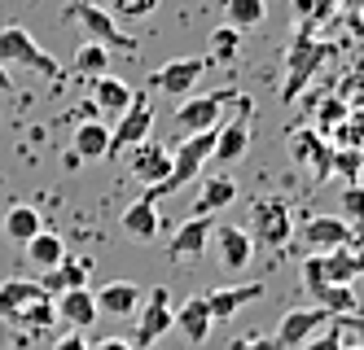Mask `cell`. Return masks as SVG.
Segmentation results:
<instances>
[{"instance_id":"1","label":"cell","mask_w":364,"mask_h":350,"mask_svg":"<svg viewBox=\"0 0 364 350\" xmlns=\"http://www.w3.org/2000/svg\"><path fill=\"white\" fill-rule=\"evenodd\" d=\"M62 22H66V26H80L84 40L110 48V53L119 48V53H127V58H136V53H141V40L127 35L123 22H119L106 5H97V0H70V5L62 9Z\"/></svg>"},{"instance_id":"2","label":"cell","mask_w":364,"mask_h":350,"mask_svg":"<svg viewBox=\"0 0 364 350\" xmlns=\"http://www.w3.org/2000/svg\"><path fill=\"white\" fill-rule=\"evenodd\" d=\"M0 66L5 70H31L40 79H62L53 53H44L27 26H0Z\"/></svg>"},{"instance_id":"3","label":"cell","mask_w":364,"mask_h":350,"mask_svg":"<svg viewBox=\"0 0 364 350\" xmlns=\"http://www.w3.org/2000/svg\"><path fill=\"white\" fill-rule=\"evenodd\" d=\"M237 97L242 92H232V88H220V92H193V97H185V101H176V114H171V123H176V131H185V136H193V131H215L220 123H224V110L228 105H237Z\"/></svg>"},{"instance_id":"4","label":"cell","mask_w":364,"mask_h":350,"mask_svg":"<svg viewBox=\"0 0 364 350\" xmlns=\"http://www.w3.org/2000/svg\"><path fill=\"white\" fill-rule=\"evenodd\" d=\"M136 319V329H132V341L136 350H149L154 341H163L171 329H176V307H171V289L167 285H154L149 293H145V302H141V311L132 315Z\"/></svg>"},{"instance_id":"5","label":"cell","mask_w":364,"mask_h":350,"mask_svg":"<svg viewBox=\"0 0 364 350\" xmlns=\"http://www.w3.org/2000/svg\"><path fill=\"white\" fill-rule=\"evenodd\" d=\"M250 241L255 246H264V250H281L285 241L294 236V214H290V202L285 197H264V202H255L250 210Z\"/></svg>"},{"instance_id":"6","label":"cell","mask_w":364,"mask_h":350,"mask_svg":"<svg viewBox=\"0 0 364 350\" xmlns=\"http://www.w3.org/2000/svg\"><path fill=\"white\" fill-rule=\"evenodd\" d=\"M206 66H211V58H171L159 70H149V92H159L167 101H185V97H193Z\"/></svg>"},{"instance_id":"7","label":"cell","mask_w":364,"mask_h":350,"mask_svg":"<svg viewBox=\"0 0 364 350\" xmlns=\"http://www.w3.org/2000/svg\"><path fill=\"white\" fill-rule=\"evenodd\" d=\"M154 131V92H136L132 105L119 114V123L110 127V153L106 158H119L127 149H136L141 141H149Z\"/></svg>"},{"instance_id":"8","label":"cell","mask_w":364,"mask_h":350,"mask_svg":"<svg viewBox=\"0 0 364 350\" xmlns=\"http://www.w3.org/2000/svg\"><path fill=\"white\" fill-rule=\"evenodd\" d=\"M250 123H255V101H250V97H237V114L224 119V123L215 127V153H211L215 167L237 163V158L250 149Z\"/></svg>"},{"instance_id":"9","label":"cell","mask_w":364,"mask_h":350,"mask_svg":"<svg viewBox=\"0 0 364 350\" xmlns=\"http://www.w3.org/2000/svg\"><path fill=\"white\" fill-rule=\"evenodd\" d=\"M333 324V311H325V307H316V302H311V307H290V311H285L281 315V324H277V346L281 350H303L311 337H316V333H325Z\"/></svg>"},{"instance_id":"10","label":"cell","mask_w":364,"mask_h":350,"mask_svg":"<svg viewBox=\"0 0 364 350\" xmlns=\"http://www.w3.org/2000/svg\"><path fill=\"white\" fill-rule=\"evenodd\" d=\"M303 285H307L311 298H316V307H325V311H333V315H347V311L360 307L355 289H351V285H333V280L321 272V258H316V254L303 258Z\"/></svg>"},{"instance_id":"11","label":"cell","mask_w":364,"mask_h":350,"mask_svg":"<svg viewBox=\"0 0 364 350\" xmlns=\"http://www.w3.org/2000/svg\"><path fill=\"white\" fill-rule=\"evenodd\" d=\"M215 228H220V224L211 219V214H189V219L171 232V241H167V258H171V263H185V258L193 263V258H202V250L211 246Z\"/></svg>"},{"instance_id":"12","label":"cell","mask_w":364,"mask_h":350,"mask_svg":"<svg viewBox=\"0 0 364 350\" xmlns=\"http://www.w3.org/2000/svg\"><path fill=\"white\" fill-rule=\"evenodd\" d=\"M127 171H132L145 188H159L171 175V149L159 141H141L136 149H127Z\"/></svg>"},{"instance_id":"13","label":"cell","mask_w":364,"mask_h":350,"mask_svg":"<svg viewBox=\"0 0 364 350\" xmlns=\"http://www.w3.org/2000/svg\"><path fill=\"white\" fill-rule=\"evenodd\" d=\"M299 236H303L307 254H333V250L351 246V224H347V219H338V214H316V219H307V224H303Z\"/></svg>"},{"instance_id":"14","label":"cell","mask_w":364,"mask_h":350,"mask_svg":"<svg viewBox=\"0 0 364 350\" xmlns=\"http://www.w3.org/2000/svg\"><path fill=\"white\" fill-rule=\"evenodd\" d=\"M211 241H215V254H220V267H224V272H246V267H250V258H255V241H250L246 228H237V224H220Z\"/></svg>"},{"instance_id":"15","label":"cell","mask_w":364,"mask_h":350,"mask_svg":"<svg viewBox=\"0 0 364 350\" xmlns=\"http://www.w3.org/2000/svg\"><path fill=\"white\" fill-rule=\"evenodd\" d=\"M92 298H97V311L101 315H136L141 302H145V289L136 280H106Z\"/></svg>"},{"instance_id":"16","label":"cell","mask_w":364,"mask_h":350,"mask_svg":"<svg viewBox=\"0 0 364 350\" xmlns=\"http://www.w3.org/2000/svg\"><path fill=\"white\" fill-rule=\"evenodd\" d=\"M202 298L211 307V319H232V315H242V307L264 298V285H220L211 293H202Z\"/></svg>"},{"instance_id":"17","label":"cell","mask_w":364,"mask_h":350,"mask_svg":"<svg viewBox=\"0 0 364 350\" xmlns=\"http://www.w3.org/2000/svg\"><path fill=\"white\" fill-rule=\"evenodd\" d=\"M88 276H92V263L88 258H62L53 272H44L40 276V289L48 293V298H62L66 289H88Z\"/></svg>"},{"instance_id":"18","label":"cell","mask_w":364,"mask_h":350,"mask_svg":"<svg viewBox=\"0 0 364 350\" xmlns=\"http://www.w3.org/2000/svg\"><path fill=\"white\" fill-rule=\"evenodd\" d=\"M53 307H58V319H66V324H70V329H80V333H88L97 319H101L92 289H66L62 298H53Z\"/></svg>"},{"instance_id":"19","label":"cell","mask_w":364,"mask_h":350,"mask_svg":"<svg viewBox=\"0 0 364 350\" xmlns=\"http://www.w3.org/2000/svg\"><path fill=\"white\" fill-rule=\"evenodd\" d=\"M123 232L132 236V241H154V236L163 232V210H159V202H154L149 193L136 197L132 206L123 210Z\"/></svg>"},{"instance_id":"20","label":"cell","mask_w":364,"mask_h":350,"mask_svg":"<svg viewBox=\"0 0 364 350\" xmlns=\"http://www.w3.org/2000/svg\"><path fill=\"white\" fill-rule=\"evenodd\" d=\"M132 84H127V79H119V75H97L92 79V105H97V110H101V119H106V114H123L127 110V105H132Z\"/></svg>"},{"instance_id":"21","label":"cell","mask_w":364,"mask_h":350,"mask_svg":"<svg viewBox=\"0 0 364 350\" xmlns=\"http://www.w3.org/2000/svg\"><path fill=\"white\" fill-rule=\"evenodd\" d=\"M232 202H237V180H228V175H206L198 184V197H193V214H215L228 210Z\"/></svg>"},{"instance_id":"22","label":"cell","mask_w":364,"mask_h":350,"mask_svg":"<svg viewBox=\"0 0 364 350\" xmlns=\"http://www.w3.org/2000/svg\"><path fill=\"white\" fill-rule=\"evenodd\" d=\"M70 153L80 163H97V158L110 153V127L101 119H88V123H75V136H70Z\"/></svg>"},{"instance_id":"23","label":"cell","mask_w":364,"mask_h":350,"mask_svg":"<svg viewBox=\"0 0 364 350\" xmlns=\"http://www.w3.org/2000/svg\"><path fill=\"white\" fill-rule=\"evenodd\" d=\"M211 324H215V319H211V307H206L202 293L176 307V329L189 337V346H202L206 337H211Z\"/></svg>"},{"instance_id":"24","label":"cell","mask_w":364,"mask_h":350,"mask_svg":"<svg viewBox=\"0 0 364 350\" xmlns=\"http://www.w3.org/2000/svg\"><path fill=\"white\" fill-rule=\"evenodd\" d=\"M0 232H5L14 246H27L31 236H40V232H44V219H40V210H36V206L14 202V206L5 210V219H0Z\"/></svg>"},{"instance_id":"25","label":"cell","mask_w":364,"mask_h":350,"mask_svg":"<svg viewBox=\"0 0 364 350\" xmlns=\"http://www.w3.org/2000/svg\"><path fill=\"white\" fill-rule=\"evenodd\" d=\"M40 298H48V293H44L40 280H31V276H9V280H0V319H9L14 311L31 307V302H40Z\"/></svg>"},{"instance_id":"26","label":"cell","mask_w":364,"mask_h":350,"mask_svg":"<svg viewBox=\"0 0 364 350\" xmlns=\"http://www.w3.org/2000/svg\"><path fill=\"white\" fill-rule=\"evenodd\" d=\"M9 324H14L22 337H40V333H48V329L58 324V307H53V298H40V302H31V307L14 311Z\"/></svg>"},{"instance_id":"27","label":"cell","mask_w":364,"mask_h":350,"mask_svg":"<svg viewBox=\"0 0 364 350\" xmlns=\"http://www.w3.org/2000/svg\"><path fill=\"white\" fill-rule=\"evenodd\" d=\"M316 258H321V272H325L333 285H347V280L364 276V254H355L351 246L333 250V254H316Z\"/></svg>"},{"instance_id":"28","label":"cell","mask_w":364,"mask_h":350,"mask_svg":"<svg viewBox=\"0 0 364 350\" xmlns=\"http://www.w3.org/2000/svg\"><path fill=\"white\" fill-rule=\"evenodd\" d=\"M22 250H27L31 267H40V272H53V267L66 258V241H62L58 232H48V228H44V232H40V236H31Z\"/></svg>"},{"instance_id":"29","label":"cell","mask_w":364,"mask_h":350,"mask_svg":"<svg viewBox=\"0 0 364 350\" xmlns=\"http://www.w3.org/2000/svg\"><path fill=\"white\" fill-rule=\"evenodd\" d=\"M290 153L299 158V163H311V171H316V175H329L333 153L316 141V131H294V136H290Z\"/></svg>"},{"instance_id":"30","label":"cell","mask_w":364,"mask_h":350,"mask_svg":"<svg viewBox=\"0 0 364 350\" xmlns=\"http://www.w3.org/2000/svg\"><path fill=\"white\" fill-rule=\"evenodd\" d=\"M224 13L232 31H255L268 18V0H224Z\"/></svg>"},{"instance_id":"31","label":"cell","mask_w":364,"mask_h":350,"mask_svg":"<svg viewBox=\"0 0 364 350\" xmlns=\"http://www.w3.org/2000/svg\"><path fill=\"white\" fill-rule=\"evenodd\" d=\"M75 70H80V75H88V79L106 75V70H110V48H101V44L84 40L80 48H75Z\"/></svg>"},{"instance_id":"32","label":"cell","mask_w":364,"mask_h":350,"mask_svg":"<svg viewBox=\"0 0 364 350\" xmlns=\"http://www.w3.org/2000/svg\"><path fill=\"white\" fill-rule=\"evenodd\" d=\"M119 22H145V18H154V9L163 5V0H101Z\"/></svg>"},{"instance_id":"33","label":"cell","mask_w":364,"mask_h":350,"mask_svg":"<svg viewBox=\"0 0 364 350\" xmlns=\"http://www.w3.org/2000/svg\"><path fill=\"white\" fill-rule=\"evenodd\" d=\"M333 324H338V333L347 337V346H364V311L360 307L347 311V315H333Z\"/></svg>"},{"instance_id":"34","label":"cell","mask_w":364,"mask_h":350,"mask_svg":"<svg viewBox=\"0 0 364 350\" xmlns=\"http://www.w3.org/2000/svg\"><path fill=\"white\" fill-rule=\"evenodd\" d=\"M211 44H215V58L232 62V58H237V44H242V31H232V26H220V31L211 35Z\"/></svg>"},{"instance_id":"35","label":"cell","mask_w":364,"mask_h":350,"mask_svg":"<svg viewBox=\"0 0 364 350\" xmlns=\"http://www.w3.org/2000/svg\"><path fill=\"white\" fill-rule=\"evenodd\" d=\"M343 346H347V337L338 333V324H329L325 333H316V337H311L303 350H343Z\"/></svg>"},{"instance_id":"36","label":"cell","mask_w":364,"mask_h":350,"mask_svg":"<svg viewBox=\"0 0 364 350\" xmlns=\"http://www.w3.org/2000/svg\"><path fill=\"white\" fill-rule=\"evenodd\" d=\"M228 350H281V346H277V337H268V333H242Z\"/></svg>"},{"instance_id":"37","label":"cell","mask_w":364,"mask_h":350,"mask_svg":"<svg viewBox=\"0 0 364 350\" xmlns=\"http://www.w3.org/2000/svg\"><path fill=\"white\" fill-rule=\"evenodd\" d=\"M53 350H92V341H88L80 329H70L66 337H58V341H53Z\"/></svg>"},{"instance_id":"38","label":"cell","mask_w":364,"mask_h":350,"mask_svg":"<svg viewBox=\"0 0 364 350\" xmlns=\"http://www.w3.org/2000/svg\"><path fill=\"white\" fill-rule=\"evenodd\" d=\"M92 350H136V346L127 341V337H101V341H97Z\"/></svg>"},{"instance_id":"39","label":"cell","mask_w":364,"mask_h":350,"mask_svg":"<svg viewBox=\"0 0 364 350\" xmlns=\"http://www.w3.org/2000/svg\"><path fill=\"white\" fill-rule=\"evenodd\" d=\"M343 202H347V206H351V210H355V214H364V193H355V188H351V193H347V197H343Z\"/></svg>"},{"instance_id":"40","label":"cell","mask_w":364,"mask_h":350,"mask_svg":"<svg viewBox=\"0 0 364 350\" xmlns=\"http://www.w3.org/2000/svg\"><path fill=\"white\" fill-rule=\"evenodd\" d=\"M9 88H14V79H9V70H5V66H0V92H9Z\"/></svg>"},{"instance_id":"41","label":"cell","mask_w":364,"mask_h":350,"mask_svg":"<svg viewBox=\"0 0 364 350\" xmlns=\"http://www.w3.org/2000/svg\"><path fill=\"white\" fill-rule=\"evenodd\" d=\"M343 350H364V346H343Z\"/></svg>"}]
</instances>
